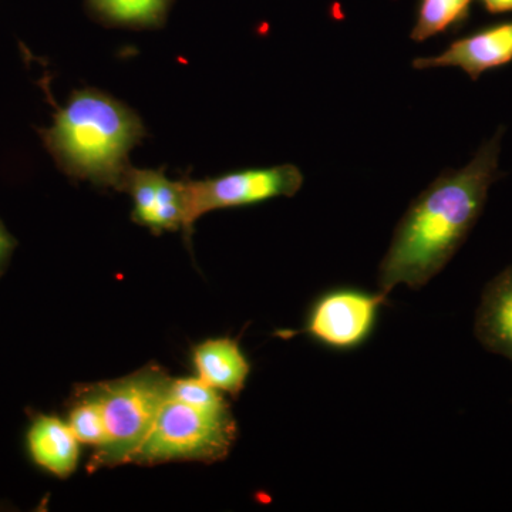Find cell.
<instances>
[{
	"label": "cell",
	"instance_id": "9",
	"mask_svg": "<svg viewBox=\"0 0 512 512\" xmlns=\"http://www.w3.org/2000/svg\"><path fill=\"white\" fill-rule=\"evenodd\" d=\"M30 460L43 471L67 478L76 470L80 457V441L66 421L49 414H37L26 433Z\"/></svg>",
	"mask_w": 512,
	"mask_h": 512
},
{
	"label": "cell",
	"instance_id": "15",
	"mask_svg": "<svg viewBox=\"0 0 512 512\" xmlns=\"http://www.w3.org/2000/svg\"><path fill=\"white\" fill-rule=\"evenodd\" d=\"M170 397L178 402L200 407V409L222 410L229 407L220 390L205 383L200 377L173 379Z\"/></svg>",
	"mask_w": 512,
	"mask_h": 512
},
{
	"label": "cell",
	"instance_id": "1",
	"mask_svg": "<svg viewBox=\"0 0 512 512\" xmlns=\"http://www.w3.org/2000/svg\"><path fill=\"white\" fill-rule=\"evenodd\" d=\"M501 134L484 143L466 167L441 173L412 202L380 262V293L387 296L399 285L417 291L456 255L480 218L491 185L500 178Z\"/></svg>",
	"mask_w": 512,
	"mask_h": 512
},
{
	"label": "cell",
	"instance_id": "5",
	"mask_svg": "<svg viewBox=\"0 0 512 512\" xmlns=\"http://www.w3.org/2000/svg\"><path fill=\"white\" fill-rule=\"evenodd\" d=\"M302 185V171L293 164L247 168L200 181L185 178L190 237L195 222L208 212L247 207L279 197L291 198Z\"/></svg>",
	"mask_w": 512,
	"mask_h": 512
},
{
	"label": "cell",
	"instance_id": "4",
	"mask_svg": "<svg viewBox=\"0 0 512 512\" xmlns=\"http://www.w3.org/2000/svg\"><path fill=\"white\" fill-rule=\"evenodd\" d=\"M238 439L231 409L210 410L168 399L130 463L224 460Z\"/></svg>",
	"mask_w": 512,
	"mask_h": 512
},
{
	"label": "cell",
	"instance_id": "13",
	"mask_svg": "<svg viewBox=\"0 0 512 512\" xmlns=\"http://www.w3.org/2000/svg\"><path fill=\"white\" fill-rule=\"evenodd\" d=\"M90 5L113 25L151 28L163 23L170 0H90Z\"/></svg>",
	"mask_w": 512,
	"mask_h": 512
},
{
	"label": "cell",
	"instance_id": "7",
	"mask_svg": "<svg viewBox=\"0 0 512 512\" xmlns=\"http://www.w3.org/2000/svg\"><path fill=\"white\" fill-rule=\"evenodd\" d=\"M123 191L133 200L131 220L153 234L183 231L190 244L188 231V200L184 180L173 181L161 170H141L131 165L124 180Z\"/></svg>",
	"mask_w": 512,
	"mask_h": 512
},
{
	"label": "cell",
	"instance_id": "6",
	"mask_svg": "<svg viewBox=\"0 0 512 512\" xmlns=\"http://www.w3.org/2000/svg\"><path fill=\"white\" fill-rule=\"evenodd\" d=\"M386 301L387 296L380 292L333 289L313 303L305 326L298 333H306L329 349L359 348L372 335L380 308Z\"/></svg>",
	"mask_w": 512,
	"mask_h": 512
},
{
	"label": "cell",
	"instance_id": "11",
	"mask_svg": "<svg viewBox=\"0 0 512 512\" xmlns=\"http://www.w3.org/2000/svg\"><path fill=\"white\" fill-rule=\"evenodd\" d=\"M197 377L220 392L237 397L244 390L251 363L239 348L237 339H208L192 352Z\"/></svg>",
	"mask_w": 512,
	"mask_h": 512
},
{
	"label": "cell",
	"instance_id": "8",
	"mask_svg": "<svg viewBox=\"0 0 512 512\" xmlns=\"http://www.w3.org/2000/svg\"><path fill=\"white\" fill-rule=\"evenodd\" d=\"M511 62L512 22H504L454 40L439 56L417 57L412 66L416 70L458 67L476 82L481 74Z\"/></svg>",
	"mask_w": 512,
	"mask_h": 512
},
{
	"label": "cell",
	"instance_id": "10",
	"mask_svg": "<svg viewBox=\"0 0 512 512\" xmlns=\"http://www.w3.org/2000/svg\"><path fill=\"white\" fill-rule=\"evenodd\" d=\"M474 332L484 349L512 362V265L485 286Z\"/></svg>",
	"mask_w": 512,
	"mask_h": 512
},
{
	"label": "cell",
	"instance_id": "17",
	"mask_svg": "<svg viewBox=\"0 0 512 512\" xmlns=\"http://www.w3.org/2000/svg\"><path fill=\"white\" fill-rule=\"evenodd\" d=\"M485 10L498 15V13L512 12V0H481Z\"/></svg>",
	"mask_w": 512,
	"mask_h": 512
},
{
	"label": "cell",
	"instance_id": "2",
	"mask_svg": "<svg viewBox=\"0 0 512 512\" xmlns=\"http://www.w3.org/2000/svg\"><path fill=\"white\" fill-rule=\"evenodd\" d=\"M55 107L53 126L37 133L57 167L74 180L123 191L128 154L147 137L136 111L93 87L76 90L66 106Z\"/></svg>",
	"mask_w": 512,
	"mask_h": 512
},
{
	"label": "cell",
	"instance_id": "12",
	"mask_svg": "<svg viewBox=\"0 0 512 512\" xmlns=\"http://www.w3.org/2000/svg\"><path fill=\"white\" fill-rule=\"evenodd\" d=\"M471 3L473 0H419L410 39L424 42L460 28L470 15Z\"/></svg>",
	"mask_w": 512,
	"mask_h": 512
},
{
	"label": "cell",
	"instance_id": "3",
	"mask_svg": "<svg viewBox=\"0 0 512 512\" xmlns=\"http://www.w3.org/2000/svg\"><path fill=\"white\" fill-rule=\"evenodd\" d=\"M171 383L163 369L147 366L123 379L87 386L106 424V441L94 453L93 468L130 463L170 399Z\"/></svg>",
	"mask_w": 512,
	"mask_h": 512
},
{
	"label": "cell",
	"instance_id": "14",
	"mask_svg": "<svg viewBox=\"0 0 512 512\" xmlns=\"http://www.w3.org/2000/svg\"><path fill=\"white\" fill-rule=\"evenodd\" d=\"M67 424L80 443L92 444L96 450L106 441L103 410L87 387L77 394V402L70 409Z\"/></svg>",
	"mask_w": 512,
	"mask_h": 512
},
{
	"label": "cell",
	"instance_id": "16",
	"mask_svg": "<svg viewBox=\"0 0 512 512\" xmlns=\"http://www.w3.org/2000/svg\"><path fill=\"white\" fill-rule=\"evenodd\" d=\"M16 247H18V241L13 238V235L0 220V276L5 274Z\"/></svg>",
	"mask_w": 512,
	"mask_h": 512
}]
</instances>
